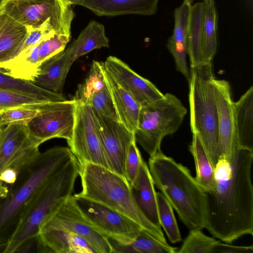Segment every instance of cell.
<instances>
[{
  "instance_id": "cell-1",
  "label": "cell",
  "mask_w": 253,
  "mask_h": 253,
  "mask_svg": "<svg viewBox=\"0 0 253 253\" xmlns=\"http://www.w3.org/2000/svg\"><path fill=\"white\" fill-rule=\"evenodd\" d=\"M253 151L235 148L229 162L219 159L213 188L205 191L206 228L228 244L253 234Z\"/></svg>"
},
{
  "instance_id": "cell-2",
  "label": "cell",
  "mask_w": 253,
  "mask_h": 253,
  "mask_svg": "<svg viewBox=\"0 0 253 253\" xmlns=\"http://www.w3.org/2000/svg\"><path fill=\"white\" fill-rule=\"evenodd\" d=\"M75 157L69 147L40 152L18 170L15 181L0 184V244H6L26 209L42 187Z\"/></svg>"
},
{
  "instance_id": "cell-3",
  "label": "cell",
  "mask_w": 253,
  "mask_h": 253,
  "mask_svg": "<svg viewBox=\"0 0 253 253\" xmlns=\"http://www.w3.org/2000/svg\"><path fill=\"white\" fill-rule=\"evenodd\" d=\"M148 168L155 185L190 230L206 228L205 191L189 169L162 151L150 157Z\"/></svg>"
},
{
  "instance_id": "cell-4",
  "label": "cell",
  "mask_w": 253,
  "mask_h": 253,
  "mask_svg": "<svg viewBox=\"0 0 253 253\" xmlns=\"http://www.w3.org/2000/svg\"><path fill=\"white\" fill-rule=\"evenodd\" d=\"M82 191L78 195L99 202L127 216L143 230L167 243L162 228L153 224L137 205L131 189L120 175L92 163L79 164Z\"/></svg>"
},
{
  "instance_id": "cell-5",
  "label": "cell",
  "mask_w": 253,
  "mask_h": 253,
  "mask_svg": "<svg viewBox=\"0 0 253 253\" xmlns=\"http://www.w3.org/2000/svg\"><path fill=\"white\" fill-rule=\"evenodd\" d=\"M78 176L79 163L74 158L36 195L6 243L4 253H14L25 240L39 234L45 222L72 195Z\"/></svg>"
},
{
  "instance_id": "cell-6",
  "label": "cell",
  "mask_w": 253,
  "mask_h": 253,
  "mask_svg": "<svg viewBox=\"0 0 253 253\" xmlns=\"http://www.w3.org/2000/svg\"><path fill=\"white\" fill-rule=\"evenodd\" d=\"M212 65L204 62L190 67L188 99L191 131L200 135L215 168L218 161V120Z\"/></svg>"
},
{
  "instance_id": "cell-7",
  "label": "cell",
  "mask_w": 253,
  "mask_h": 253,
  "mask_svg": "<svg viewBox=\"0 0 253 253\" xmlns=\"http://www.w3.org/2000/svg\"><path fill=\"white\" fill-rule=\"evenodd\" d=\"M187 112L180 100L170 93L141 106L134 132L136 142L150 157L155 155L161 151L163 138L178 129Z\"/></svg>"
},
{
  "instance_id": "cell-8",
  "label": "cell",
  "mask_w": 253,
  "mask_h": 253,
  "mask_svg": "<svg viewBox=\"0 0 253 253\" xmlns=\"http://www.w3.org/2000/svg\"><path fill=\"white\" fill-rule=\"evenodd\" d=\"M1 13L13 18L29 31L48 24L55 33L70 36L75 16L71 5L62 0H5Z\"/></svg>"
},
{
  "instance_id": "cell-9",
  "label": "cell",
  "mask_w": 253,
  "mask_h": 253,
  "mask_svg": "<svg viewBox=\"0 0 253 253\" xmlns=\"http://www.w3.org/2000/svg\"><path fill=\"white\" fill-rule=\"evenodd\" d=\"M36 115L26 125L31 140L40 146L54 138L69 140L72 135L76 101L74 100L33 104Z\"/></svg>"
},
{
  "instance_id": "cell-10",
  "label": "cell",
  "mask_w": 253,
  "mask_h": 253,
  "mask_svg": "<svg viewBox=\"0 0 253 253\" xmlns=\"http://www.w3.org/2000/svg\"><path fill=\"white\" fill-rule=\"evenodd\" d=\"M73 198L85 219L108 239L127 244L142 229L127 216L104 204L78 194L73 195Z\"/></svg>"
},
{
  "instance_id": "cell-11",
  "label": "cell",
  "mask_w": 253,
  "mask_h": 253,
  "mask_svg": "<svg viewBox=\"0 0 253 253\" xmlns=\"http://www.w3.org/2000/svg\"><path fill=\"white\" fill-rule=\"evenodd\" d=\"M67 141L80 165L90 163L108 169L95 119L89 106L76 101L73 131L71 139Z\"/></svg>"
},
{
  "instance_id": "cell-12",
  "label": "cell",
  "mask_w": 253,
  "mask_h": 253,
  "mask_svg": "<svg viewBox=\"0 0 253 253\" xmlns=\"http://www.w3.org/2000/svg\"><path fill=\"white\" fill-rule=\"evenodd\" d=\"M91 109L108 169L126 180V161L130 144L135 137L134 132L128 130L119 121Z\"/></svg>"
},
{
  "instance_id": "cell-13",
  "label": "cell",
  "mask_w": 253,
  "mask_h": 253,
  "mask_svg": "<svg viewBox=\"0 0 253 253\" xmlns=\"http://www.w3.org/2000/svg\"><path fill=\"white\" fill-rule=\"evenodd\" d=\"M41 228L67 231L87 240L99 253H112L108 239L84 217L71 196L45 222Z\"/></svg>"
},
{
  "instance_id": "cell-14",
  "label": "cell",
  "mask_w": 253,
  "mask_h": 253,
  "mask_svg": "<svg viewBox=\"0 0 253 253\" xmlns=\"http://www.w3.org/2000/svg\"><path fill=\"white\" fill-rule=\"evenodd\" d=\"M217 110L218 160L231 162L236 148V133L234 115V102L232 99L229 83L224 80H212Z\"/></svg>"
},
{
  "instance_id": "cell-15",
  "label": "cell",
  "mask_w": 253,
  "mask_h": 253,
  "mask_svg": "<svg viewBox=\"0 0 253 253\" xmlns=\"http://www.w3.org/2000/svg\"><path fill=\"white\" fill-rule=\"evenodd\" d=\"M103 64L114 80L141 106L164 97V94L152 83L137 74L118 58L109 56Z\"/></svg>"
},
{
  "instance_id": "cell-16",
  "label": "cell",
  "mask_w": 253,
  "mask_h": 253,
  "mask_svg": "<svg viewBox=\"0 0 253 253\" xmlns=\"http://www.w3.org/2000/svg\"><path fill=\"white\" fill-rule=\"evenodd\" d=\"M39 146L30 138L26 125L12 124L0 129V173L27 156L40 152Z\"/></svg>"
},
{
  "instance_id": "cell-17",
  "label": "cell",
  "mask_w": 253,
  "mask_h": 253,
  "mask_svg": "<svg viewBox=\"0 0 253 253\" xmlns=\"http://www.w3.org/2000/svg\"><path fill=\"white\" fill-rule=\"evenodd\" d=\"M159 0H82L79 5L98 16L126 14L151 16L158 9Z\"/></svg>"
},
{
  "instance_id": "cell-18",
  "label": "cell",
  "mask_w": 253,
  "mask_h": 253,
  "mask_svg": "<svg viewBox=\"0 0 253 253\" xmlns=\"http://www.w3.org/2000/svg\"><path fill=\"white\" fill-rule=\"evenodd\" d=\"M131 189L137 205L145 216L155 225L161 228L155 184L148 166L143 159Z\"/></svg>"
},
{
  "instance_id": "cell-19",
  "label": "cell",
  "mask_w": 253,
  "mask_h": 253,
  "mask_svg": "<svg viewBox=\"0 0 253 253\" xmlns=\"http://www.w3.org/2000/svg\"><path fill=\"white\" fill-rule=\"evenodd\" d=\"M236 148L253 151V86L234 102Z\"/></svg>"
},
{
  "instance_id": "cell-20",
  "label": "cell",
  "mask_w": 253,
  "mask_h": 253,
  "mask_svg": "<svg viewBox=\"0 0 253 253\" xmlns=\"http://www.w3.org/2000/svg\"><path fill=\"white\" fill-rule=\"evenodd\" d=\"M28 33L25 26L4 13L0 14V64L19 55Z\"/></svg>"
},
{
  "instance_id": "cell-21",
  "label": "cell",
  "mask_w": 253,
  "mask_h": 253,
  "mask_svg": "<svg viewBox=\"0 0 253 253\" xmlns=\"http://www.w3.org/2000/svg\"><path fill=\"white\" fill-rule=\"evenodd\" d=\"M39 235L50 253H99L85 239L67 231L41 228Z\"/></svg>"
},
{
  "instance_id": "cell-22",
  "label": "cell",
  "mask_w": 253,
  "mask_h": 253,
  "mask_svg": "<svg viewBox=\"0 0 253 253\" xmlns=\"http://www.w3.org/2000/svg\"><path fill=\"white\" fill-rule=\"evenodd\" d=\"M72 64L64 50L41 65L38 74L32 83L47 90L62 93Z\"/></svg>"
},
{
  "instance_id": "cell-23",
  "label": "cell",
  "mask_w": 253,
  "mask_h": 253,
  "mask_svg": "<svg viewBox=\"0 0 253 253\" xmlns=\"http://www.w3.org/2000/svg\"><path fill=\"white\" fill-rule=\"evenodd\" d=\"M104 74L119 121L128 130L134 132L137 127L141 106L131 95L118 84L105 67Z\"/></svg>"
},
{
  "instance_id": "cell-24",
  "label": "cell",
  "mask_w": 253,
  "mask_h": 253,
  "mask_svg": "<svg viewBox=\"0 0 253 253\" xmlns=\"http://www.w3.org/2000/svg\"><path fill=\"white\" fill-rule=\"evenodd\" d=\"M109 46V39L105 35L104 26L91 20L78 38L64 51L73 63L80 57L94 49Z\"/></svg>"
},
{
  "instance_id": "cell-25",
  "label": "cell",
  "mask_w": 253,
  "mask_h": 253,
  "mask_svg": "<svg viewBox=\"0 0 253 253\" xmlns=\"http://www.w3.org/2000/svg\"><path fill=\"white\" fill-rule=\"evenodd\" d=\"M204 2L190 6L187 43L190 67L204 63L203 55L202 24Z\"/></svg>"
},
{
  "instance_id": "cell-26",
  "label": "cell",
  "mask_w": 253,
  "mask_h": 253,
  "mask_svg": "<svg viewBox=\"0 0 253 253\" xmlns=\"http://www.w3.org/2000/svg\"><path fill=\"white\" fill-rule=\"evenodd\" d=\"M195 164L197 182L205 191L211 190L215 183V168L199 134L192 132L189 145Z\"/></svg>"
},
{
  "instance_id": "cell-27",
  "label": "cell",
  "mask_w": 253,
  "mask_h": 253,
  "mask_svg": "<svg viewBox=\"0 0 253 253\" xmlns=\"http://www.w3.org/2000/svg\"><path fill=\"white\" fill-rule=\"evenodd\" d=\"M108 240L112 253H175L178 249L162 242L143 229L133 241L127 244Z\"/></svg>"
},
{
  "instance_id": "cell-28",
  "label": "cell",
  "mask_w": 253,
  "mask_h": 253,
  "mask_svg": "<svg viewBox=\"0 0 253 253\" xmlns=\"http://www.w3.org/2000/svg\"><path fill=\"white\" fill-rule=\"evenodd\" d=\"M0 89L32 96L45 102L66 100L62 93L52 92L31 82L15 78L2 69H0Z\"/></svg>"
},
{
  "instance_id": "cell-29",
  "label": "cell",
  "mask_w": 253,
  "mask_h": 253,
  "mask_svg": "<svg viewBox=\"0 0 253 253\" xmlns=\"http://www.w3.org/2000/svg\"><path fill=\"white\" fill-rule=\"evenodd\" d=\"M202 24L203 55L205 63H212L216 52L217 13L214 0H204Z\"/></svg>"
},
{
  "instance_id": "cell-30",
  "label": "cell",
  "mask_w": 253,
  "mask_h": 253,
  "mask_svg": "<svg viewBox=\"0 0 253 253\" xmlns=\"http://www.w3.org/2000/svg\"><path fill=\"white\" fill-rule=\"evenodd\" d=\"M106 84L103 62L93 61L85 81L78 86L75 101L88 105L92 97Z\"/></svg>"
},
{
  "instance_id": "cell-31",
  "label": "cell",
  "mask_w": 253,
  "mask_h": 253,
  "mask_svg": "<svg viewBox=\"0 0 253 253\" xmlns=\"http://www.w3.org/2000/svg\"><path fill=\"white\" fill-rule=\"evenodd\" d=\"M157 199L161 226L171 243L180 242L182 238L172 207L161 192H157Z\"/></svg>"
},
{
  "instance_id": "cell-32",
  "label": "cell",
  "mask_w": 253,
  "mask_h": 253,
  "mask_svg": "<svg viewBox=\"0 0 253 253\" xmlns=\"http://www.w3.org/2000/svg\"><path fill=\"white\" fill-rule=\"evenodd\" d=\"M219 242L204 234L201 229H191L177 253H213L214 248Z\"/></svg>"
},
{
  "instance_id": "cell-33",
  "label": "cell",
  "mask_w": 253,
  "mask_h": 253,
  "mask_svg": "<svg viewBox=\"0 0 253 253\" xmlns=\"http://www.w3.org/2000/svg\"><path fill=\"white\" fill-rule=\"evenodd\" d=\"M71 36L52 33L40 42L39 58L41 64L65 50Z\"/></svg>"
},
{
  "instance_id": "cell-34",
  "label": "cell",
  "mask_w": 253,
  "mask_h": 253,
  "mask_svg": "<svg viewBox=\"0 0 253 253\" xmlns=\"http://www.w3.org/2000/svg\"><path fill=\"white\" fill-rule=\"evenodd\" d=\"M88 106H89L99 114L119 121L110 91L107 84L92 97Z\"/></svg>"
},
{
  "instance_id": "cell-35",
  "label": "cell",
  "mask_w": 253,
  "mask_h": 253,
  "mask_svg": "<svg viewBox=\"0 0 253 253\" xmlns=\"http://www.w3.org/2000/svg\"><path fill=\"white\" fill-rule=\"evenodd\" d=\"M37 113L32 104L0 111V127L12 124L26 125Z\"/></svg>"
},
{
  "instance_id": "cell-36",
  "label": "cell",
  "mask_w": 253,
  "mask_h": 253,
  "mask_svg": "<svg viewBox=\"0 0 253 253\" xmlns=\"http://www.w3.org/2000/svg\"><path fill=\"white\" fill-rule=\"evenodd\" d=\"M43 102H45L32 96L0 89V111Z\"/></svg>"
},
{
  "instance_id": "cell-37",
  "label": "cell",
  "mask_w": 253,
  "mask_h": 253,
  "mask_svg": "<svg viewBox=\"0 0 253 253\" xmlns=\"http://www.w3.org/2000/svg\"><path fill=\"white\" fill-rule=\"evenodd\" d=\"M142 160L134 137L128 148L125 167L126 180L130 188L137 177Z\"/></svg>"
},
{
  "instance_id": "cell-38",
  "label": "cell",
  "mask_w": 253,
  "mask_h": 253,
  "mask_svg": "<svg viewBox=\"0 0 253 253\" xmlns=\"http://www.w3.org/2000/svg\"><path fill=\"white\" fill-rule=\"evenodd\" d=\"M53 32H54L48 24H45L39 28L29 30L19 54L27 51Z\"/></svg>"
},
{
  "instance_id": "cell-39",
  "label": "cell",
  "mask_w": 253,
  "mask_h": 253,
  "mask_svg": "<svg viewBox=\"0 0 253 253\" xmlns=\"http://www.w3.org/2000/svg\"><path fill=\"white\" fill-rule=\"evenodd\" d=\"M14 253H50V252L44 245L38 234L25 240L17 247Z\"/></svg>"
},
{
  "instance_id": "cell-40",
  "label": "cell",
  "mask_w": 253,
  "mask_h": 253,
  "mask_svg": "<svg viewBox=\"0 0 253 253\" xmlns=\"http://www.w3.org/2000/svg\"><path fill=\"white\" fill-rule=\"evenodd\" d=\"M253 245L249 246H234L219 242L213 249V253H253Z\"/></svg>"
},
{
  "instance_id": "cell-41",
  "label": "cell",
  "mask_w": 253,
  "mask_h": 253,
  "mask_svg": "<svg viewBox=\"0 0 253 253\" xmlns=\"http://www.w3.org/2000/svg\"><path fill=\"white\" fill-rule=\"evenodd\" d=\"M63 1L68 5L72 4L79 5L82 0H62Z\"/></svg>"
},
{
  "instance_id": "cell-42",
  "label": "cell",
  "mask_w": 253,
  "mask_h": 253,
  "mask_svg": "<svg viewBox=\"0 0 253 253\" xmlns=\"http://www.w3.org/2000/svg\"><path fill=\"white\" fill-rule=\"evenodd\" d=\"M194 0H184L183 2L189 5H191L192 4V3ZM203 0L204 1V0Z\"/></svg>"
},
{
  "instance_id": "cell-43",
  "label": "cell",
  "mask_w": 253,
  "mask_h": 253,
  "mask_svg": "<svg viewBox=\"0 0 253 253\" xmlns=\"http://www.w3.org/2000/svg\"><path fill=\"white\" fill-rule=\"evenodd\" d=\"M5 0H0V14L2 12V8Z\"/></svg>"
},
{
  "instance_id": "cell-44",
  "label": "cell",
  "mask_w": 253,
  "mask_h": 253,
  "mask_svg": "<svg viewBox=\"0 0 253 253\" xmlns=\"http://www.w3.org/2000/svg\"></svg>"
}]
</instances>
